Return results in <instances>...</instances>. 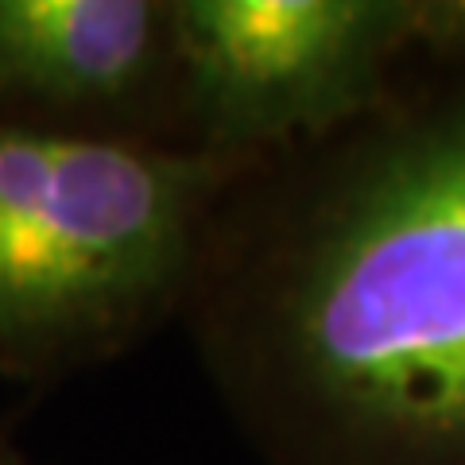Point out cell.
<instances>
[{"instance_id":"1","label":"cell","mask_w":465,"mask_h":465,"mask_svg":"<svg viewBox=\"0 0 465 465\" xmlns=\"http://www.w3.org/2000/svg\"><path fill=\"white\" fill-rule=\"evenodd\" d=\"M295 349L341 411L465 446V124L353 198L295 299Z\"/></svg>"},{"instance_id":"2","label":"cell","mask_w":465,"mask_h":465,"mask_svg":"<svg viewBox=\"0 0 465 465\" xmlns=\"http://www.w3.org/2000/svg\"><path fill=\"white\" fill-rule=\"evenodd\" d=\"M191 167L0 128V333L105 318L163 280Z\"/></svg>"},{"instance_id":"3","label":"cell","mask_w":465,"mask_h":465,"mask_svg":"<svg viewBox=\"0 0 465 465\" xmlns=\"http://www.w3.org/2000/svg\"><path fill=\"white\" fill-rule=\"evenodd\" d=\"M388 8L357 0H191L174 8L202 101L241 133L326 109L381 39Z\"/></svg>"},{"instance_id":"4","label":"cell","mask_w":465,"mask_h":465,"mask_svg":"<svg viewBox=\"0 0 465 465\" xmlns=\"http://www.w3.org/2000/svg\"><path fill=\"white\" fill-rule=\"evenodd\" d=\"M143 0H0V85L47 97H113L148 63Z\"/></svg>"}]
</instances>
